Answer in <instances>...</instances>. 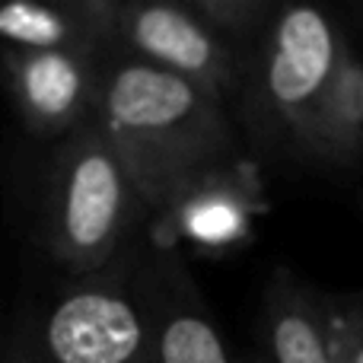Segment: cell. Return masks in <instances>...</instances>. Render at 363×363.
Listing matches in <instances>:
<instances>
[{
	"label": "cell",
	"instance_id": "obj_10",
	"mask_svg": "<svg viewBox=\"0 0 363 363\" xmlns=\"http://www.w3.org/2000/svg\"><path fill=\"white\" fill-rule=\"evenodd\" d=\"M0 38L16 51H96L108 55V0L0 6Z\"/></svg>",
	"mask_w": 363,
	"mask_h": 363
},
{
	"label": "cell",
	"instance_id": "obj_7",
	"mask_svg": "<svg viewBox=\"0 0 363 363\" xmlns=\"http://www.w3.org/2000/svg\"><path fill=\"white\" fill-rule=\"evenodd\" d=\"M264 211L268 198L262 179L242 157L182 188L157 217H150L147 236L163 249L188 242L204 252H223L242 245Z\"/></svg>",
	"mask_w": 363,
	"mask_h": 363
},
{
	"label": "cell",
	"instance_id": "obj_12",
	"mask_svg": "<svg viewBox=\"0 0 363 363\" xmlns=\"http://www.w3.org/2000/svg\"><path fill=\"white\" fill-rule=\"evenodd\" d=\"M188 6L239 51H242V45L258 42V35L277 10L268 0H188Z\"/></svg>",
	"mask_w": 363,
	"mask_h": 363
},
{
	"label": "cell",
	"instance_id": "obj_5",
	"mask_svg": "<svg viewBox=\"0 0 363 363\" xmlns=\"http://www.w3.org/2000/svg\"><path fill=\"white\" fill-rule=\"evenodd\" d=\"M108 55H125L230 99L245 51L220 38L188 0H108Z\"/></svg>",
	"mask_w": 363,
	"mask_h": 363
},
{
	"label": "cell",
	"instance_id": "obj_4",
	"mask_svg": "<svg viewBox=\"0 0 363 363\" xmlns=\"http://www.w3.org/2000/svg\"><path fill=\"white\" fill-rule=\"evenodd\" d=\"M26 341L29 363H153L128 262L67 284L26 322Z\"/></svg>",
	"mask_w": 363,
	"mask_h": 363
},
{
	"label": "cell",
	"instance_id": "obj_15",
	"mask_svg": "<svg viewBox=\"0 0 363 363\" xmlns=\"http://www.w3.org/2000/svg\"><path fill=\"white\" fill-rule=\"evenodd\" d=\"M242 363H264V357H262V354H258V357H245Z\"/></svg>",
	"mask_w": 363,
	"mask_h": 363
},
{
	"label": "cell",
	"instance_id": "obj_9",
	"mask_svg": "<svg viewBox=\"0 0 363 363\" xmlns=\"http://www.w3.org/2000/svg\"><path fill=\"white\" fill-rule=\"evenodd\" d=\"M325 296L290 271H274L262 300L264 363H335Z\"/></svg>",
	"mask_w": 363,
	"mask_h": 363
},
{
	"label": "cell",
	"instance_id": "obj_1",
	"mask_svg": "<svg viewBox=\"0 0 363 363\" xmlns=\"http://www.w3.org/2000/svg\"><path fill=\"white\" fill-rule=\"evenodd\" d=\"M96 121L118 150L147 217H157L194 179L242 160L220 96L125 55L102 61Z\"/></svg>",
	"mask_w": 363,
	"mask_h": 363
},
{
	"label": "cell",
	"instance_id": "obj_8",
	"mask_svg": "<svg viewBox=\"0 0 363 363\" xmlns=\"http://www.w3.org/2000/svg\"><path fill=\"white\" fill-rule=\"evenodd\" d=\"M96 51H4V74L23 125L38 138H70L96 118L102 86Z\"/></svg>",
	"mask_w": 363,
	"mask_h": 363
},
{
	"label": "cell",
	"instance_id": "obj_2",
	"mask_svg": "<svg viewBox=\"0 0 363 363\" xmlns=\"http://www.w3.org/2000/svg\"><path fill=\"white\" fill-rule=\"evenodd\" d=\"M347 51L345 32L322 6H277L242 61L239 121L262 157L303 163L319 102Z\"/></svg>",
	"mask_w": 363,
	"mask_h": 363
},
{
	"label": "cell",
	"instance_id": "obj_13",
	"mask_svg": "<svg viewBox=\"0 0 363 363\" xmlns=\"http://www.w3.org/2000/svg\"><path fill=\"white\" fill-rule=\"evenodd\" d=\"M335 363H363V294L325 296Z\"/></svg>",
	"mask_w": 363,
	"mask_h": 363
},
{
	"label": "cell",
	"instance_id": "obj_11",
	"mask_svg": "<svg viewBox=\"0 0 363 363\" xmlns=\"http://www.w3.org/2000/svg\"><path fill=\"white\" fill-rule=\"evenodd\" d=\"M363 157V61L351 48L341 55L338 70L319 102L306 138L303 163L354 166Z\"/></svg>",
	"mask_w": 363,
	"mask_h": 363
},
{
	"label": "cell",
	"instance_id": "obj_3",
	"mask_svg": "<svg viewBox=\"0 0 363 363\" xmlns=\"http://www.w3.org/2000/svg\"><path fill=\"white\" fill-rule=\"evenodd\" d=\"M147 217L134 182L99 121L61 140L45 182L42 239L48 255L74 277L121 262L134 226Z\"/></svg>",
	"mask_w": 363,
	"mask_h": 363
},
{
	"label": "cell",
	"instance_id": "obj_6",
	"mask_svg": "<svg viewBox=\"0 0 363 363\" xmlns=\"http://www.w3.org/2000/svg\"><path fill=\"white\" fill-rule=\"evenodd\" d=\"M128 281L144 315L153 363H233L211 306L176 249L150 236L128 249Z\"/></svg>",
	"mask_w": 363,
	"mask_h": 363
},
{
	"label": "cell",
	"instance_id": "obj_14",
	"mask_svg": "<svg viewBox=\"0 0 363 363\" xmlns=\"http://www.w3.org/2000/svg\"><path fill=\"white\" fill-rule=\"evenodd\" d=\"M0 363H29V341H26V325L13 328L10 338L0 347Z\"/></svg>",
	"mask_w": 363,
	"mask_h": 363
}]
</instances>
